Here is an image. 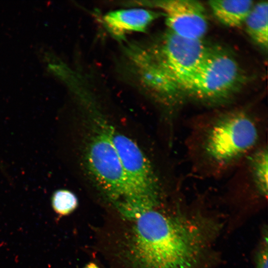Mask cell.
<instances>
[{
    "instance_id": "cell-9",
    "label": "cell",
    "mask_w": 268,
    "mask_h": 268,
    "mask_svg": "<svg viewBox=\"0 0 268 268\" xmlns=\"http://www.w3.org/2000/svg\"><path fill=\"white\" fill-rule=\"evenodd\" d=\"M244 24L247 33L257 44L267 49L268 44V2L254 3Z\"/></svg>"
},
{
    "instance_id": "cell-13",
    "label": "cell",
    "mask_w": 268,
    "mask_h": 268,
    "mask_svg": "<svg viewBox=\"0 0 268 268\" xmlns=\"http://www.w3.org/2000/svg\"><path fill=\"white\" fill-rule=\"evenodd\" d=\"M84 268H98V267L94 263H89Z\"/></svg>"
},
{
    "instance_id": "cell-8",
    "label": "cell",
    "mask_w": 268,
    "mask_h": 268,
    "mask_svg": "<svg viewBox=\"0 0 268 268\" xmlns=\"http://www.w3.org/2000/svg\"><path fill=\"white\" fill-rule=\"evenodd\" d=\"M208 4L216 18L230 27L244 24L254 3L251 0H212Z\"/></svg>"
},
{
    "instance_id": "cell-4",
    "label": "cell",
    "mask_w": 268,
    "mask_h": 268,
    "mask_svg": "<svg viewBox=\"0 0 268 268\" xmlns=\"http://www.w3.org/2000/svg\"><path fill=\"white\" fill-rule=\"evenodd\" d=\"M84 149L85 162L97 187L116 208L124 203L127 186L117 152L103 124V117L92 114Z\"/></svg>"
},
{
    "instance_id": "cell-3",
    "label": "cell",
    "mask_w": 268,
    "mask_h": 268,
    "mask_svg": "<svg viewBox=\"0 0 268 268\" xmlns=\"http://www.w3.org/2000/svg\"><path fill=\"white\" fill-rule=\"evenodd\" d=\"M209 49L202 40L184 38L168 30L152 44H135L134 58L145 80L169 99L177 95Z\"/></svg>"
},
{
    "instance_id": "cell-11",
    "label": "cell",
    "mask_w": 268,
    "mask_h": 268,
    "mask_svg": "<svg viewBox=\"0 0 268 268\" xmlns=\"http://www.w3.org/2000/svg\"><path fill=\"white\" fill-rule=\"evenodd\" d=\"M54 210L61 215H66L74 210L78 205L76 196L71 191L66 189L56 191L51 198Z\"/></svg>"
},
{
    "instance_id": "cell-5",
    "label": "cell",
    "mask_w": 268,
    "mask_h": 268,
    "mask_svg": "<svg viewBox=\"0 0 268 268\" xmlns=\"http://www.w3.org/2000/svg\"><path fill=\"white\" fill-rule=\"evenodd\" d=\"M241 79L240 68L232 56L220 49L210 48L180 90L200 100L216 102L229 95Z\"/></svg>"
},
{
    "instance_id": "cell-7",
    "label": "cell",
    "mask_w": 268,
    "mask_h": 268,
    "mask_svg": "<svg viewBox=\"0 0 268 268\" xmlns=\"http://www.w3.org/2000/svg\"><path fill=\"white\" fill-rule=\"evenodd\" d=\"M160 14L145 8H131L106 13L103 20L113 36L121 39L131 32H144Z\"/></svg>"
},
{
    "instance_id": "cell-10",
    "label": "cell",
    "mask_w": 268,
    "mask_h": 268,
    "mask_svg": "<svg viewBox=\"0 0 268 268\" xmlns=\"http://www.w3.org/2000/svg\"><path fill=\"white\" fill-rule=\"evenodd\" d=\"M251 182L255 191L267 198L268 191V155L267 147H258L246 158Z\"/></svg>"
},
{
    "instance_id": "cell-6",
    "label": "cell",
    "mask_w": 268,
    "mask_h": 268,
    "mask_svg": "<svg viewBox=\"0 0 268 268\" xmlns=\"http://www.w3.org/2000/svg\"><path fill=\"white\" fill-rule=\"evenodd\" d=\"M164 12L168 30L186 38L202 40L208 28L203 5L193 0H164L150 4Z\"/></svg>"
},
{
    "instance_id": "cell-2",
    "label": "cell",
    "mask_w": 268,
    "mask_h": 268,
    "mask_svg": "<svg viewBox=\"0 0 268 268\" xmlns=\"http://www.w3.org/2000/svg\"><path fill=\"white\" fill-rule=\"evenodd\" d=\"M192 147L197 163L210 173L224 172L246 159L258 146L260 124L248 112L234 110L199 126Z\"/></svg>"
},
{
    "instance_id": "cell-12",
    "label": "cell",
    "mask_w": 268,
    "mask_h": 268,
    "mask_svg": "<svg viewBox=\"0 0 268 268\" xmlns=\"http://www.w3.org/2000/svg\"><path fill=\"white\" fill-rule=\"evenodd\" d=\"M268 233L264 232L261 244L256 256V268H268Z\"/></svg>"
},
{
    "instance_id": "cell-1",
    "label": "cell",
    "mask_w": 268,
    "mask_h": 268,
    "mask_svg": "<svg viewBox=\"0 0 268 268\" xmlns=\"http://www.w3.org/2000/svg\"><path fill=\"white\" fill-rule=\"evenodd\" d=\"M157 206L124 219L122 258L130 268H194L210 240L208 223Z\"/></svg>"
}]
</instances>
